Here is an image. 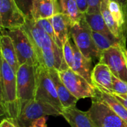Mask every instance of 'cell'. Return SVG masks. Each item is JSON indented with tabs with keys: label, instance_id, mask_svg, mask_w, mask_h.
Listing matches in <instances>:
<instances>
[{
	"label": "cell",
	"instance_id": "cell-15",
	"mask_svg": "<svg viewBox=\"0 0 127 127\" xmlns=\"http://www.w3.org/2000/svg\"><path fill=\"white\" fill-rule=\"evenodd\" d=\"M50 19L54 27L55 34L63 47L65 42L71 37V30L73 25L72 22L68 16L62 13L54 15L50 18Z\"/></svg>",
	"mask_w": 127,
	"mask_h": 127
},
{
	"label": "cell",
	"instance_id": "cell-14",
	"mask_svg": "<svg viewBox=\"0 0 127 127\" xmlns=\"http://www.w3.org/2000/svg\"><path fill=\"white\" fill-rule=\"evenodd\" d=\"M61 115L67 121L71 127H97L88 112H83L76 106L64 108Z\"/></svg>",
	"mask_w": 127,
	"mask_h": 127
},
{
	"label": "cell",
	"instance_id": "cell-2",
	"mask_svg": "<svg viewBox=\"0 0 127 127\" xmlns=\"http://www.w3.org/2000/svg\"><path fill=\"white\" fill-rule=\"evenodd\" d=\"M0 89L1 115H5V118L16 119L18 116L16 73L1 57Z\"/></svg>",
	"mask_w": 127,
	"mask_h": 127
},
{
	"label": "cell",
	"instance_id": "cell-35",
	"mask_svg": "<svg viewBox=\"0 0 127 127\" xmlns=\"http://www.w3.org/2000/svg\"></svg>",
	"mask_w": 127,
	"mask_h": 127
},
{
	"label": "cell",
	"instance_id": "cell-24",
	"mask_svg": "<svg viewBox=\"0 0 127 127\" xmlns=\"http://www.w3.org/2000/svg\"><path fill=\"white\" fill-rule=\"evenodd\" d=\"M108 6L113 18L118 25L124 31V28L126 27V21L121 4L116 0H108Z\"/></svg>",
	"mask_w": 127,
	"mask_h": 127
},
{
	"label": "cell",
	"instance_id": "cell-27",
	"mask_svg": "<svg viewBox=\"0 0 127 127\" xmlns=\"http://www.w3.org/2000/svg\"><path fill=\"white\" fill-rule=\"evenodd\" d=\"M116 95H127V83L116 77H112V93Z\"/></svg>",
	"mask_w": 127,
	"mask_h": 127
},
{
	"label": "cell",
	"instance_id": "cell-29",
	"mask_svg": "<svg viewBox=\"0 0 127 127\" xmlns=\"http://www.w3.org/2000/svg\"><path fill=\"white\" fill-rule=\"evenodd\" d=\"M102 1L103 0H87V3H88L87 13H100Z\"/></svg>",
	"mask_w": 127,
	"mask_h": 127
},
{
	"label": "cell",
	"instance_id": "cell-13",
	"mask_svg": "<svg viewBox=\"0 0 127 127\" xmlns=\"http://www.w3.org/2000/svg\"><path fill=\"white\" fill-rule=\"evenodd\" d=\"M60 13L57 0H34L31 10V19L36 21L50 19Z\"/></svg>",
	"mask_w": 127,
	"mask_h": 127
},
{
	"label": "cell",
	"instance_id": "cell-3",
	"mask_svg": "<svg viewBox=\"0 0 127 127\" xmlns=\"http://www.w3.org/2000/svg\"><path fill=\"white\" fill-rule=\"evenodd\" d=\"M37 66L23 64L16 72L18 115L27 102L35 99Z\"/></svg>",
	"mask_w": 127,
	"mask_h": 127
},
{
	"label": "cell",
	"instance_id": "cell-30",
	"mask_svg": "<svg viewBox=\"0 0 127 127\" xmlns=\"http://www.w3.org/2000/svg\"><path fill=\"white\" fill-rule=\"evenodd\" d=\"M0 127H20L14 119L4 118L1 121Z\"/></svg>",
	"mask_w": 127,
	"mask_h": 127
},
{
	"label": "cell",
	"instance_id": "cell-7",
	"mask_svg": "<svg viewBox=\"0 0 127 127\" xmlns=\"http://www.w3.org/2000/svg\"><path fill=\"white\" fill-rule=\"evenodd\" d=\"M97 127H127L125 122L105 102L97 98H92V105L87 111Z\"/></svg>",
	"mask_w": 127,
	"mask_h": 127
},
{
	"label": "cell",
	"instance_id": "cell-31",
	"mask_svg": "<svg viewBox=\"0 0 127 127\" xmlns=\"http://www.w3.org/2000/svg\"><path fill=\"white\" fill-rule=\"evenodd\" d=\"M77 7L80 11L83 14H86L88 12V3L87 0H76Z\"/></svg>",
	"mask_w": 127,
	"mask_h": 127
},
{
	"label": "cell",
	"instance_id": "cell-9",
	"mask_svg": "<svg viewBox=\"0 0 127 127\" xmlns=\"http://www.w3.org/2000/svg\"><path fill=\"white\" fill-rule=\"evenodd\" d=\"M99 63L107 65L114 76L127 83V53L126 45L119 44L103 51Z\"/></svg>",
	"mask_w": 127,
	"mask_h": 127
},
{
	"label": "cell",
	"instance_id": "cell-6",
	"mask_svg": "<svg viewBox=\"0 0 127 127\" xmlns=\"http://www.w3.org/2000/svg\"><path fill=\"white\" fill-rule=\"evenodd\" d=\"M1 32H4V33L10 36L20 65L23 64L39 65L33 45L28 35L22 28L8 31L1 30Z\"/></svg>",
	"mask_w": 127,
	"mask_h": 127
},
{
	"label": "cell",
	"instance_id": "cell-25",
	"mask_svg": "<svg viewBox=\"0 0 127 127\" xmlns=\"http://www.w3.org/2000/svg\"><path fill=\"white\" fill-rule=\"evenodd\" d=\"M34 23H35V25L36 26H38L39 28H41L42 31H44L46 33H48L57 42V44L61 48H63L62 44L60 43V42L59 41V39H57V36L55 34L54 29V27L52 25V23H51L50 19H38V20L34 21Z\"/></svg>",
	"mask_w": 127,
	"mask_h": 127
},
{
	"label": "cell",
	"instance_id": "cell-5",
	"mask_svg": "<svg viewBox=\"0 0 127 127\" xmlns=\"http://www.w3.org/2000/svg\"><path fill=\"white\" fill-rule=\"evenodd\" d=\"M71 36L81 53L88 59L100 60L101 52L97 49L92 37V31L85 18L71 27Z\"/></svg>",
	"mask_w": 127,
	"mask_h": 127
},
{
	"label": "cell",
	"instance_id": "cell-8",
	"mask_svg": "<svg viewBox=\"0 0 127 127\" xmlns=\"http://www.w3.org/2000/svg\"><path fill=\"white\" fill-rule=\"evenodd\" d=\"M58 115H61V113L54 106L34 99L25 104L19 115L14 120L20 127H31L34 121L41 117Z\"/></svg>",
	"mask_w": 127,
	"mask_h": 127
},
{
	"label": "cell",
	"instance_id": "cell-21",
	"mask_svg": "<svg viewBox=\"0 0 127 127\" xmlns=\"http://www.w3.org/2000/svg\"><path fill=\"white\" fill-rule=\"evenodd\" d=\"M60 11L69 16L72 22V25L79 23L83 19H84V15L83 14L77 4L76 0H57Z\"/></svg>",
	"mask_w": 127,
	"mask_h": 127
},
{
	"label": "cell",
	"instance_id": "cell-10",
	"mask_svg": "<svg viewBox=\"0 0 127 127\" xmlns=\"http://www.w3.org/2000/svg\"><path fill=\"white\" fill-rule=\"evenodd\" d=\"M60 77L69 92L78 100L92 98L95 95V86L71 68L59 71Z\"/></svg>",
	"mask_w": 127,
	"mask_h": 127
},
{
	"label": "cell",
	"instance_id": "cell-23",
	"mask_svg": "<svg viewBox=\"0 0 127 127\" xmlns=\"http://www.w3.org/2000/svg\"><path fill=\"white\" fill-rule=\"evenodd\" d=\"M92 37L94 39V41L95 42V45L97 48V49L102 53L103 51L113 47L115 45H118L119 44H123L126 45L124 42H122L121 40L117 39L115 36H108L105 34H103L101 33L92 31Z\"/></svg>",
	"mask_w": 127,
	"mask_h": 127
},
{
	"label": "cell",
	"instance_id": "cell-16",
	"mask_svg": "<svg viewBox=\"0 0 127 127\" xmlns=\"http://www.w3.org/2000/svg\"><path fill=\"white\" fill-rule=\"evenodd\" d=\"M48 71L55 85L59 99L63 109L76 106L78 99L76 98L65 86L60 77L59 71L56 69H48Z\"/></svg>",
	"mask_w": 127,
	"mask_h": 127
},
{
	"label": "cell",
	"instance_id": "cell-11",
	"mask_svg": "<svg viewBox=\"0 0 127 127\" xmlns=\"http://www.w3.org/2000/svg\"><path fill=\"white\" fill-rule=\"evenodd\" d=\"M27 16L21 10L15 0H0V25L1 30L22 28Z\"/></svg>",
	"mask_w": 127,
	"mask_h": 127
},
{
	"label": "cell",
	"instance_id": "cell-32",
	"mask_svg": "<svg viewBox=\"0 0 127 127\" xmlns=\"http://www.w3.org/2000/svg\"><path fill=\"white\" fill-rule=\"evenodd\" d=\"M46 121H47L46 116L41 117V118L36 119V121H34L32 123L31 127H48L46 125Z\"/></svg>",
	"mask_w": 127,
	"mask_h": 127
},
{
	"label": "cell",
	"instance_id": "cell-1",
	"mask_svg": "<svg viewBox=\"0 0 127 127\" xmlns=\"http://www.w3.org/2000/svg\"><path fill=\"white\" fill-rule=\"evenodd\" d=\"M22 28L33 45L39 65L59 71L69 68L64 60L63 48L48 33L36 26L32 19L27 17L26 22Z\"/></svg>",
	"mask_w": 127,
	"mask_h": 127
},
{
	"label": "cell",
	"instance_id": "cell-12",
	"mask_svg": "<svg viewBox=\"0 0 127 127\" xmlns=\"http://www.w3.org/2000/svg\"><path fill=\"white\" fill-rule=\"evenodd\" d=\"M112 77L113 74L107 65L98 63L93 68L92 72V85L105 92L112 93Z\"/></svg>",
	"mask_w": 127,
	"mask_h": 127
},
{
	"label": "cell",
	"instance_id": "cell-18",
	"mask_svg": "<svg viewBox=\"0 0 127 127\" xmlns=\"http://www.w3.org/2000/svg\"><path fill=\"white\" fill-rule=\"evenodd\" d=\"M1 57L13 68L16 73L20 65L18 61L16 49L10 36L2 33L0 37Z\"/></svg>",
	"mask_w": 127,
	"mask_h": 127
},
{
	"label": "cell",
	"instance_id": "cell-17",
	"mask_svg": "<svg viewBox=\"0 0 127 127\" xmlns=\"http://www.w3.org/2000/svg\"><path fill=\"white\" fill-rule=\"evenodd\" d=\"M74 53V65L71 69L78 74L79 75L84 77L88 82L92 84V60L86 57L77 45L74 43H71Z\"/></svg>",
	"mask_w": 127,
	"mask_h": 127
},
{
	"label": "cell",
	"instance_id": "cell-34",
	"mask_svg": "<svg viewBox=\"0 0 127 127\" xmlns=\"http://www.w3.org/2000/svg\"><path fill=\"white\" fill-rule=\"evenodd\" d=\"M112 95H114L127 109V95H116V94H112Z\"/></svg>",
	"mask_w": 127,
	"mask_h": 127
},
{
	"label": "cell",
	"instance_id": "cell-28",
	"mask_svg": "<svg viewBox=\"0 0 127 127\" xmlns=\"http://www.w3.org/2000/svg\"><path fill=\"white\" fill-rule=\"evenodd\" d=\"M19 7L25 13V15L30 18L31 17V10L32 7V4L34 0H15Z\"/></svg>",
	"mask_w": 127,
	"mask_h": 127
},
{
	"label": "cell",
	"instance_id": "cell-26",
	"mask_svg": "<svg viewBox=\"0 0 127 127\" xmlns=\"http://www.w3.org/2000/svg\"><path fill=\"white\" fill-rule=\"evenodd\" d=\"M63 57L65 63H67L68 66L70 68H71L74 61V53L72 45L70 42V39H68L63 45Z\"/></svg>",
	"mask_w": 127,
	"mask_h": 127
},
{
	"label": "cell",
	"instance_id": "cell-22",
	"mask_svg": "<svg viewBox=\"0 0 127 127\" xmlns=\"http://www.w3.org/2000/svg\"><path fill=\"white\" fill-rule=\"evenodd\" d=\"M84 18L92 31L101 33L108 36H115L107 27L101 12L97 13H86Z\"/></svg>",
	"mask_w": 127,
	"mask_h": 127
},
{
	"label": "cell",
	"instance_id": "cell-19",
	"mask_svg": "<svg viewBox=\"0 0 127 127\" xmlns=\"http://www.w3.org/2000/svg\"><path fill=\"white\" fill-rule=\"evenodd\" d=\"M106 24L109 28L111 33L122 42L126 44V36L124 35V31L118 25L115 19L113 18L108 6V0H103L101 4V10H100Z\"/></svg>",
	"mask_w": 127,
	"mask_h": 127
},
{
	"label": "cell",
	"instance_id": "cell-4",
	"mask_svg": "<svg viewBox=\"0 0 127 127\" xmlns=\"http://www.w3.org/2000/svg\"><path fill=\"white\" fill-rule=\"evenodd\" d=\"M35 99L51 105L62 113L63 107L59 99L54 81L48 69L42 65L37 66Z\"/></svg>",
	"mask_w": 127,
	"mask_h": 127
},
{
	"label": "cell",
	"instance_id": "cell-20",
	"mask_svg": "<svg viewBox=\"0 0 127 127\" xmlns=\"http://www.w3.org/2000/svg\"><path fill=\"white\" fill-rule=\"evenodd\" d=\"M95 97H97L107 103L116 112L118 116H120L125 122L127 123V108L114 95L95 88Z\"/></svg>",
	"mask_w": 127,
	"mask_h": 127
},
{
	"label": "cell",
	"instance_id": "cell-33",
	"mask_svg": "<svg viewBox=\"0 0 127 127\" xmlns=\"http://www.w3.org/2000/svg\"><path fill=\"white\" fill-rule=\"evenodd\" d=\"M118 1V3L121 4L124 16H125V21H126V29H127V0H116Z\"/></svg>",
	"mask_w": 127,
	"mask_h": 127
}]
</instances>
